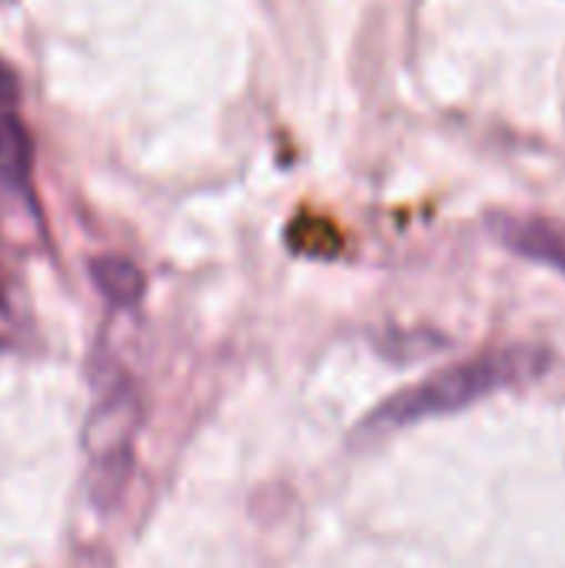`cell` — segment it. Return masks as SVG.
Here are the masks:
<instances>
[{
	"label": "cell",
	"mask_w": 565,
	"mask_h": 568,
	"mask_svg": "<svg viewBox=\"0 0 565 568\" xmlns=\"http://www.w3.org/2000/svg\"><path fill=\"white\" fill-rule=\"evenodd\" d=\"M10 326V306H7V300L0 296V333Z\"/></svg>",
	"instance_id": "obj_8"
},
{
	"label": "cell",
	"mask_w": 565,
	"mask_h": 568,
	"mask_svg": "<svg viewBox=\"0 0 565 568\" xmlns=\"http://www.w3.org/2000/svg\"><path fill=\"white\" fill-rule=\"evenodd\" d=\"M33 143L13 110H0V200H30Z\"/></svg>",
	"instance_id": "obj_4"
},
{
	"label": "cell",
	"mask_w": 565,
	"mask_h": 568,
	"mask_svg": "<svg viewBox=\"0 0 565 568\" xmlns=\"http://www.w3.org/2000/svg\"><path fill=\"white\" fill-rule=\"evenodd\" d=\"M140 399L137 389L127 379H117L110 386H103L87 433H83V446L90 456V469H93V499L97 503H110L127 476H130V463H133V439L140 429Z\"/></svg>",
	"instance_id": "obj_2"
},
{
	"label": "cell",
	"mask_w": 565,
	"mask_h": 568,
	"mask_svg": "<svg viewBox=\"0 0 565 568\" xmlns=\"http://www.w3.org/2000/svg\"><path fill=\"white\" fill-rule=\"evenodd\" d=\"M20 100V83H17V73L0 60V110H13Z\"/></svg>",
	"instance_id": "obj_7"
},
{
	"label": "cell",
	"mask_w": 565,
	"mask_h": 568,
	"mask_svg": "<svg viewBox=\"0 0 565 568\" xmlns=\"http://www.w3.org/2000/svg\"><path fill=\"white\" fill-rule=\"evenodd\" d=\"M90 273H93L97 290L113 306H133V303H140V296L147 290L143 273L130 260H123V256H100V260L90 263Z\"/></svg>",
	"instance_id": "obj_5"
},
{
	"label": "cell",
	"mask_w": 565,
	"mask_h": 568,
	"mask_svg": "<svg viewBox=\"0 0 565 568\" xmlns=\"http://www.w3.org/2000/svg\"><path fill=\"white\" fill-rule=\"evenodd\" d=\"M286 240L293 250L310 253V256H333L343 243V236L326 220H306V216H296L286 226Z\"/></svg>",
	"instance_id": "obj_6"
},
{
	"label": "cell",
	"mask_w": 565,
	"mask_h": 568,
	"mask_svg": "<svg viewBox=\"0 0 565 568\" xmlns=\"http://www.w3.org/2000/svg\"><path fill=\"white\" fill-rule=\"evenodd\" d=\"M493 226L513 253L565 273V226L549 220H523V216H503Z\"/></svg>",
	"instance_id": "obj_3"
},
{
	"label": "cell",
	"mask_w": 565,
	"mask_h": 568,
	"mask_svg": "<svg viewBox=\"0 0 565 568\" xmlns=\"http://www.w3.org/2000/svg\"><path fill=\"white\" fill-rule=\"evenodd\" d=\"M546 366H549V353L536 346H506V349L473 356L460 366H450L416 383L413 389L390 396L380 409H373V416L366 419V429H403V426H416L436 416L460 413L500 389H509L539 376Z\"/></svg>",
	"instance_id": "obj_1"
}]
</instances>
